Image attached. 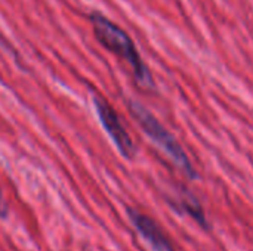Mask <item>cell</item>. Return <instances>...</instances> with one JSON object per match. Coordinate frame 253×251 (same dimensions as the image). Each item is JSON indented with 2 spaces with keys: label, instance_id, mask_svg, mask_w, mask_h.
Instances as JSON below:
<instances>
[{
  "label": "cell",
  "instance_id": "6da1fadb",
  "mask_svg": "<svg viewBox=\"0 0 253 251\" xmlns=\"http://www.w3.org/2000/svg\"><path fill=\"white\" fill-rule=\"evenodd\" d=\"M89 21L93 27V34L96 40L110 52H113L116 56L123 59L132 70L133 77L136 83L144 89L154 87V81L151 77L150 70L141 59L132 38L127 36V33L111 22L107 16H104L99 12H92L89 15Z\"/></svg>",
  "mask_w": 253,
  "mask_h": 251
},
{
  "label": "cell",
  "instance_id": "7a4b0ae2",
  "mask_svg": "<svg viewBox=\"0 0 253 251\" xmlns=\"http://www.w3.org/2000/svg\"><path fill=\"white\" fill-rule=\"evenodd\" d=\"M129 111L138 121V124L144 129L145 135L173 161V164L181 169L187 176L196 178L197 173L187 157L185 151L179 145V142L173 138V135L141 104L132 101L129 102Z\"/></svg>",
  "mask_w": 253,
  "mask_h": 251
},
{
  "label": "cell",
  "instance_id": "3957f363",
  "mask_svg": "<svg viewBox=\"0 0 253 251\" xmlns=\"http://www.w3.org/2000/svg\"><path fill=\"white\" fill-rule=\"evenodd\" d=\"M93 104H95V109H96L101 124L104 126V129L108 133V136L111 138V141L116 143L117 149L122 152L123 157L133 158V155L136 152L135 143H133L130 135L126 132L125 126L122 124V121H120L119 115L116 114V111L113 109V107L101 96H95Z\"/></svg>",
  "mask_w": 253,
  "mask_h": 251
},
{
  "label": "cell",
  "instance_id": "277c9868",
  "mask_svg": "<svg viewBox=\"0 0 253 251\" xmlns=\"http://www.w3.org/2000/svg\"><path fill=\"white\" fill-rule=\"evenodd\" d=\"M129 217H130L132 223L135 225V228L138 229V232L151 246L153 251H175L169 238L165 235L162 228L151 217H148L133 209H129Z\"/></svg>",
  "mask_w": 253,
  "mask_h": 251
},
{
  "label": "cell",
  "instance_id": "5b68a950",
  "mask_svg": "<svg viewBox=\"0 0 253 251\" xmlns=\"http://www.w3.org/2000/svg\"><path fill=\"white\" fill-rule=\"evenodd\" d=\"M7 215V206L3 200V194H1V189H0V217H4Z\"/></svg>",
  "mask_w": 253,
  "mask_h": 251
}]
</instances>
